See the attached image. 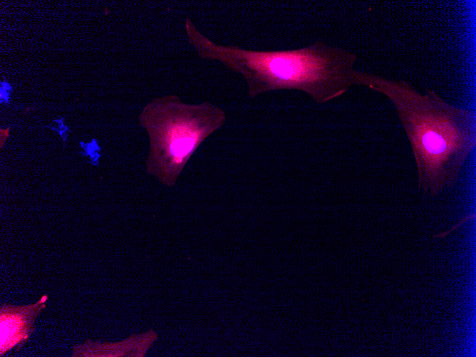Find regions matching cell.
<instances>
[{
	"label": "cell",
	"instance_id": "cell-5",
	"mask_svg": "<svg viewBox=\"0 0 476 357\" xmlns=\"http://www.w3.org/2000/svg\"><path fill=\"white\" fill-rule=\"evenodd\" d=\"M157 336L153 330L142 334H133L118 343L93 341L87 339L83 343L73 346V357H120L145 356L156 341Z\"/></svg>",
	"mask_w": 476,
	"mask_h": 357
},
{
	"label": "cell",
	"instance_id": "cell-7",
	"mask_svg": "<svg viewBox=\"0 0 476 357\" xmlns=\"http://www.w3.org/2000/svg\"><path fill=\"white\" fill-rule=\"evenodd\" d=\"M53 123V124L51 126V128L58 133L63 142H65L68 135V127L65 124L64 120L60 118L54 120Z\"/></svg>",
	"mask_w": 476,
	"mask_h": 357
},
{
	"label": "cell",
	"instance_id": "cell-1",
	"mask_svg": "<svg viewBox=\"0 0 476 357\" xmlns=\"http://www.w3.org/2000/svg\"><path fill=\"white\" fill-rule=\"evenodd\" d=\"M189 43L202 59L217 61L240 73L254 98L276 90H299L318 103L341 96L360 86L361 71L354 68L357 56L322 41L293 50L254 51L215 43L186 19Z\"/></svg>",
	"mask_w": 476,
	"mask_h": 357
},
{
	"label": "cell",
	"instance_id": "cell-8",
	"mask_svg": "<svg viewBox=\"0 0 476 357\" xmlns=\"http://www.w3.org/2000/svg\"><path fill=\"white\" fill-rule=\"evenodd\" d=\"M0 101L1 103H8L11 98L12 88L10 83L6 81L1 82Z\"/></svg>",
	"mask_w": 476,
	"mask_h": 357
},
{
	"label": "cell",
	"instance_id": "cell-6",
	"mask_svg": "<svg viewBox=\"0 0 476 357\" xmlns=\"http://www.w3.org/2000/svg\"><path fill=\"white\" fill-rule=\"evenodd\" d=\"M81 153L86 158L89 162L93 165H97L100 158V147L95 139H92L89 142H81Z\"/></svg>",
	"mask_w": 476,
	"mask_h": 357
},
{
	"label": "cell",
	"instance_id": "cell-3",
	"mask_svg": "<svg viewBox=\"0 0 476 357\" xmlns=\"http://www.w3.org/2000/svg\"><path fill=\"white\" fill-rule=\"evenodd\" d=\"M225 120L224 112L209 102L187 104L169 95L148 104L140 122L150 137L148 172L173 185L195 151Z\"/></svg>",
	"mask_w": 476,
	"mask_h": 357
},
{
	"label": "cell",
	"instance_id": "cell-4",
	"mask_svg": "<svg viewBox=\"0 0 476 357\" xmlns=\"http://www.w3.org/2000/svg\"><path fill=\"white\" fill-rule=\"evenodd\" d=\"M48 295L27 305L3 304L0 308V356L19 350L34 333L36 318L46 307Z\"/></svg>",
	"mask_w": 476,
	"mask_h": 357
},
{
	"label": "cell",
	"instance_id": "cell-2",
	"mask_svg": "<svg viewBox=\"0 0 476 357\" xmlns=\"http://www.w3.org/2000/svg\"><path fill=\"white\" fill-rule=\"evenodd\" d=\"M361 86L395 107L413 150L419 189L435 196L455 185L475 147L474 112L447 103L433 89L421 94L404 80L363 71Z\"/></svg>",
	"mask_w": 476,
	"mask_h": 357
}]
</instances>
